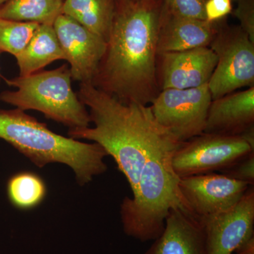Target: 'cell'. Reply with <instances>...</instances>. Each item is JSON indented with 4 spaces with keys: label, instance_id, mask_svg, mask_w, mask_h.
<instances>
[{
    "label": "cell",
    "instance_id": "obj_7",
    "mask_svg": "<svg viewBox=\"0 0 254 254\" xmlns=\"http://www.w3.org/2000/svg\"><path fill=\"white\" fill-rule=\"evenodd\" d=\"M254 152V145L242 136L203 133L182 142L172 167L180 178L222 172Z\"/></svg>",
    "mask_w": 254,
    "mask_h": 254
},
{
    "label": "cell",
    "instance_id": "obj_4",
    "mask_svg": "<svg viewBox=\"0 0 254 254\" xmlns=\"http://www.w3.org/2000/svg\"><path fill=\"white\" fill-rule=\"evenodd\" d=\"M182 143L170 138L152 150L145 160L131 198L126 197L120 206L127 236L142 242L154 241L163 232L170 210L189 212L179 189L180 177L172 167L174 152Z\"/></svg>",
    "mask_w": 254,
    "mask_h": 254
},
{
    "label": "cell",
    "instance_id": "obj_22",
    "mask_svg": "<svg viewBox=\"0 0 254 254\" xmlns=\"http://www.w3.org/2000/svg\"><path fill=\"white\" fill-rule=\"evenodd\" d=\"M221 173L225 176L238 181L246 182L251 186H254V152L242 160H239Z\"/></svg>",
    "mask_w": 254,
    "mask_h": 254
},
{
    "label": "cell",
    "instance_id": "obj_21",
    "mask_svg": "<svg viewBox=\"0 0 254 254\" xmlns=\"http://www.w3.org/2000/svg\"><path fill=\"white\" fill-rule=\"evenodd\" d=\"M164 9L180 17L205 20V0H163Z\"/></svg>",
    "mask_w": 254,
    "mask_h": 254
},
{
    "label": "cell",
    "instance_id": "obj_1",
    "mask_svg": "<svg viewBox=\"0 0 254 254\" xmlns=\"http://www.w3.org/2000/svg\"><path fill=\"white\" fill-rule=\"evenodd\" d=\"M163 0H117L106 50L92 84L123 103L151 104L160 92L157 46Z\"/></svg>",
    "mask_w": 254,
    "mask_h": 254
},
{
    "label": "cell",
    "instance_id": "obj_3",
    "mask_svg": "<svg viewBox=\"0 0 254 254\" xmlns=\"http://www.w3.org/2000/svg\"><path fill=\"white\" fill-rule=\"evenodd\" d=\"M0 138L39 168L51 163L67 165L81 186L107 170L104 159L108 155L98 143L58 134L18 108L0 110Z\"/></svg>",
    "mask_w": 254,
    "mask_h": 254
},
{
    "label": "cell",
    "instance_id": "obj_11",
    "mask_svg": "<svg viewBox=\"0 0 254 254\" xmlns=\"http://www.w3.org/2000/svg\"><path fill=\"white\" fill-rule=\"evenodd\" d=\"M206 237L208 254H234L254 237V188L225 211L200 220Z\"/></svg>",
    "mask_w": 254,
    "mask_h": 254
},
{
    "label": "cell",
    "instance_id": "obj_15",
    "mask_svg": "<svg viewBox=\"0 0 254 254\" xmlns=\"http://www.w3.org/2000/svg\"><path fill=\"white\" fill-rule=\"evenodd\" d=\"M219 22L180 17L168 12L163 6L157 54L209 47L218 32Z\"/></svg>",
    "mask_w": 254,
    "mask_h": 254
},
{
    "label": "cell",
    "instance_id": "obj_6",
    "mask_svg": "<svg viewBox=\"0 0 254 254\" xmlns=\"http://www.w3.org/2000/svg\"><path fill=\"white\" fill-rule=\"evenodd\" d=\"M209 48L218 59L208 83L212 100L254 86V43L240 26L220 21Z\"/></svg>",
    "mask_w": 254,
    "mask_h": 254
},
{
    "label": "cell",
    "instance_id": "obj_20",
    "mask_svg": "<svg viewBox=\"0 0 254 254\" xmlns=\"http://www.w3.org/2000/svg\"><path fill=\"white\" fill-rule=\"evenodd\" d=\"M39 25L0 18V53L16 58L27 46Z\"/></svg>",
    "mask_w": 254,
    "mask_h": 254
},
{
    "label": "cell",
    "instance_id": "obj_25",
    "mask_svg": "<svg viewBox=\"0 0 254 254\" xmlns=\"http://www.w3.org/2000/svg\"><path fill=\"white\" fill-rule=\"evenodd\" d=\"M9 0H0V7L3 6L5 4V3L7 2Z\"/></svg>",
    "mask_w": 254,
    "mask_h": 254
},
{
    "label": "cell",
    "instance_id": "obj_2",
    "mask_svg": "<svg viewBox=\"0 0 254 254\" xmlns=\"http://www.w3.org/2000/svg\"><path fill=\"white\" fill-rule=\"evenodd\" d=\"M77 95L93 127L69 129L68 136L100 145L134 191L152 150L174 137L157 123L149 105L123 103L91 83H80Z\"/></svg>",
    "mask_w": 254,
    "mask_h": 254
},
{
    "label": "cell",
    "instance_id": "obj_10",
    "mask_svg": "<svg viewBox=\"0 0 254 254\" xmlns=\"http://www.w3.org/2000/svg\"><path fill=\"white\" fill-rule=\"evenodd\" d=\"M73 80L92 83L106 50V41L72 18L60 14L53 24Z\"/></svg>",
    "mask_w": 254,
    "mask_h": 254
},
{
    "label": "cell",
    "instance_id": "obj_24",
    "mask_svg": "<svg viewBox=\"0 0 254 254\" xmlns=\"http://www.w3.org/2000/svg\"><path fill=\"white\" fill-rule=\"evenodd\" d=\"M232 0H205V20L208 23H217L231 14Z\"/></svg>",
    "mask_w": 254,
    "mask_h": 254
},
{
    "label": "cell",
    "instance_id": "obj_26",
    "mask_svg": "<svg viewBox=\"0 0 254 254\" xmlns=\"http://www.w3.org/2000/svg\"><path fill=\"white\" fill-rule=\"evenodd\" d=\"M125 1H136V0H125Z\"/></svg>",
    "mask_w": 254,
    "mask_h": 254
},
{
    "label": "cell",
    "instance_id": "obj_9",
    "mask_svg": "<svg viewBox=\"0 0 254 254\" xmlns=\"http://www.w3.org/2000/svg\"><path fill=\"white\" fill-rule=\"evenodd\" d=\"M178 185L189 212L200 221L231 208L251 187L215 173L182 177Z\"/></svg>",
    "mask_w": 254,
    "mask_h": 254
},
{
    "label": "cell",
    "instance_id": "obj_23",
    "mask_svg": "<svg viewBox=\"0 0 254 254\" xmlns=\"http://www.w3.org/2000/svg\"><path fill=\"white\" fill-rule=\"evenodd\" d=\"M232 15L240 21V27L254 43V0H239Z\"/></svg>",
    "mask_w": 254,
    "mask_h": 254
},
{
    "label": "cell",
    "instance_id": "obj_12",
    "mask_svg": "<svg viewBox=\"0 0 254 254\" xmlns=\"http://www.w3.org/2000/svg\"><path fill=\"white\" fill-rule=\"evenodd\" d=\"M209 47L157 55V75L160 91L189 89L208 83L217 64Z\"/></svg>",
    "mask_w": 254,
    "mask_h": 254
},
{
    "label": "cell",
    "instance_id": "obj_16",
    "mask_svg": "<svg viewBox=\"0 0 254 254\" xmlns=\"http://www.w3.org/2000/svg\"><path fill=\"white\" fill-rule=\"evenodd\" d=\"M16 59L20 76L41 71L57 60H65L53 25H39L27 46Z\"/></svg>",
    "mask_w": 254,
    "mask_h": 254
},
{
    "label": "cell",
    "instance_id": "obj_5",
    "mask_svg": "<svg viewBox=\"0 0 254 254\" xmlns=\"http://www.w3.org/2000/svg\"><path fill=\"white\" fill-rule=\"evenodd\" d=\"M16 91L0 93V100L18 109L41 112L46 118L69 129L89 127L91 118L86 107L71 87V71L67 64L49 71L6 79Z\"/></svg>",
    "mask_w": 254,
    "mask_h": 254
},
{
    "label": "cell",
    "instance_id": "obj_14",
    "mask_svg": "<svg viewBox=\"0 0 254 254\" xmlns=\"http://www.w3.org/2000/svg\"><path fill=\"white\" fill-rule=\"evenodd\" d=\"M254 86L212 100L205 133L240 136L254 129Z\"/></svg>",
    "mask_w": 254,
    "mask_h": 254
},
{
    "label": "cell",
    "instance_id": "obj_27",
    "mask_svg": "<svg viewBox=\"0 0 254 254\" xmlns=\"http://www.w3.org/2000/svg\"><path fill=\"white\" fill-rule=\"evenodd\" d=\"M0 54H1V53H0ZM0 76H1V73H0Z\"/></svg>",
    "mask_w": 254,
    "mask_h": 254
},
{
    "label": "cell",
    "instance_id": "obj_8",
    "mask_svg": "<svg viewBox=\"0 0 254 254\" xmlns=\"http://www.w3.org/2000/svg\"><path fill=\"white\" fill-rule=\"evenodd\" d=\"M212 102L208 84L189 89L160 91L150 105L157 123L180 142L204 131Z\"/></svg>",
    "mask_w": 254,
    "mask_h": 254
},
{
    "label": "cell",
    "instance_id": "obj_13",
    "mask_svg": "<svg viewBox=\"0 0 254 254\" xmlns=\"http://www.w3.org/2000/svg\"><path fill=\"white\" fill-rule=\"evenodd\" d=\"M144 254H208L203 224L187 210H170L160 236Z\"/></svg>",
    "mask_w": 254,
    "mask_h": 254
},
{
    "label": "cell",
    "instance_id": "obj_17",
    "mask_svg": "<svg viewBox=\"0 0 254 254\" xmlns=\"http://www.w3.org/2000/svg\"><path fill=\"white\" fill-rule=\"evenodd\" d=\"M117 0H64L66 15L107 42L116 11Z\"/></svg>",
    "mask_w": 254,
    "mask_h": 254
},
{
    "label": "cell",
    "instance_id": "obj_18",
    "mask_svg": "<svg viewBox=\"0 0 254 254\" xmlns=\"http://www.w3.org/2000/svg\"><path fill=\"white\" fill-rule=\"evenodd\" d=\"M63 2L64 0H9L0 7V18L53 25L62 14Z\"/></svg>",
    "mask_w": 254,
    "mask_h": 254
},
{
    "label": "cell",
    "instance_id": "obj_28",
    "mask_svg": "<svg viewBox=\"0 0 254 254\" xmlns=\"http://www.w3.org/2000/svg\"></svg>",
    "mask_w": 254,
    "mask_h": 254
},
{
    "label": "cell",
    "instance_id": "obj_19",
    "mask_svg": "<svg viewBox=\"0 0 254 254\" xmlns=\"http://www.w3.org/2000/svg\"><path fill=\"white\" fill-rule=\"evenodd\" d=\"M46 182L38 174L21 172L12 175L6 184V193L10 203L20 210L36 208L46 198Z\"/></svg>",
    "mask_w": 254,
    "mask_h": 254
}]
</instances>
